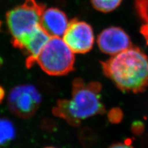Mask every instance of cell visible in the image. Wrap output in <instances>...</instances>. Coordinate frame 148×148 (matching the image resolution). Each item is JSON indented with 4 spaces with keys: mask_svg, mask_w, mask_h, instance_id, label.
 I'll return each mask as SVG.
<instances>
[{
    "mask_svg": "<svg viewBox=\"0 0 148 148\" xmlns=\"http://www.w3.org/2000/svg\"><path fill=\"white\" fill-rule=\"evenodd\" d=\"M41 96L32 85H17L9 92L8 103L9 110L17 117L23 119L32 117L38 110Z\"/></svg>",
    "mask_w": 148,
    "mask_h": 148,
    "instance_id": "5",
    "label": "cell"
},
{
    "mask_svg": "<svg viewBox=\"0 0 148 148\" xmlns=\"http://www.w3.org/2000/svg\"><path fill=\"white\" fill-rule=\"evenodd\" d=\"M44 148H56V147H52V146H49V147H44Z\"/></svg>",
    "mask_w": 148,
    "mask_h": 148,
    "instance_id": "15",
    "label": "cell"
},
{
    "mask_svg": "<svg viewBox=\"0 0 148 148\" xmlns=\"http://www.w3.org/2000/svg\"><path fill=\"white\" fill-rule=\"evenodd\" d=\"M16 136V128L13 123L6 117H0V147L10 144Z\"/></svg>",
    "mask_w": 148,
    "mask_h": 148,
    "instance_id": "10",
    "label": "cell"
},
{
    "mask_svg": "<svg viewBox=\"0 0 148 148\" xmlns=\"http://www.w3.org/2000/svg\"><path fill=\"white\" fill-rule=\"evenodd\" d=\"M101 66L105 75L120 90L137 93L148 87V57L140 48L132 46Z\"/></svg>",
    "mask_w": 148,
    "mask_h": 148,
    "instance_id": "1",
    "label": "cell"
},
{
    "mask_svg": "<svg viewBox=\"0 0 148 148\" xmlns=\"http://www.w3.org/2000/svg\"><path fill=\"white\" fill-rule=\"evenodd\" d=\"M69 22L67 15L61 9L56 8H45L41 17L40 26L51 37L61 38Z\"/></svg>",
    "mask_w": 148,
    "mask_h": 148,
    "instance_id": "8",
    "label": "cell"
},
{
    "mask_svg": "<svg viewBox=\"0 0 148 148\" xmlns=\"http://www.w3.org/2000/svg\"><path fill=\"white\" fill-rule=\"evenodd\" d=\"M135 6L145 24L148 25V0H135Z\"/></svg>",
    "mask_w": 148,
    "mask_h": 148,
    "instance_id": "12",
    "label": "cell"
},
{
    "mask_svg": "<svg viewBox=\"0 0 148 148\" xmlns=\"http://www.w3.org/2000/svg\"><path fill=\"white\" fill-rule=\"evenodd\" d=\"M97 44L102 52L112 56L132 46L128 35L118 27L104 29L98 36Z\"/></svg>",
    "mask_w": 148,
    "mask_h": 148,
    "instance_id": "7",
    "label": "cell"
},
{
    "mask_svg": "<svg viewBox=\"0 0 148 148\" xmlns=\"http://www.w3.org/2000/svg\"><path fill=\"white\" fill-rule=\"evenodd\" d=\"M4 96H5V91H4L2 86H0V104L2 103L4 98Z\"/></svg>",
    "mask_w": 148,
    "mask_h": 148,
    "instance_id": "14",
    "label": "cell"
},
{
    "mask_svg": "<svg viewBox=\"0 0 148 148\" xmlns=\"http://www.w3.org/2000/svg\"><path fill=\"white\" fill-rule=\"evenodd\" d=\"M50 38L43 28L39 26L26 38L21 49L24 50L27 55L25 64L28 68L36 63L39 55Z\"/></svg>",
    "mask_w": 148,
    "mask_h": 148,
    "instance_id": "9",
    "label": "cell"
},
{
    "mask_svg": "<svg viewBox=\"0 0 148 148\" xmlns=\"http://www.w3.org/2000/svg\"><path fill=\"white\" fill-rule=\"evenodd\" d=\"M101 85L98 82L86 83L76 78L72 83L70 99L60 100L54 113L73 123L79 122L103 112Z\"/></svg>",
    "mask_w": 148,
    "mask_h": 148,
    "instance_id": "2",
    "label": "cell"
},
{
    "mask_svg": "<svg viewBox=\"0 0 148 148\" xmlns=\"http://www.w3.org/2000/svg\"><path fill=\"white\" fill-rule=\"evenodd\" d=\"M62 39L75 54H85L93 46L95 35L89 24L73 19L69 22Z\"/></svg>",
    "mask_w": 148,
    "mask_h": 148,
    "instance_id": "6",
    "label": "cell"
},
{
    "mask_svg": "<svg viewBox=\"0 0 148 148\" xmlns=\"http://www.w3.org/2000/svg\"><path fill=\"white\" fill-rule=\"evenodd\" d=\"M36 63L50 75H65L73 70L75 53L61 37H51Z\"/></svg>",
    "mask_w": 148,
    "mask_h": 148,
    "instance_id": "4",
    "label": "cell"
},
{
    "mask_svg": "<svg viewBox=\"0 0 148 148\" xmlns=\"http://www.w3.org/2000/svg\"><path fill=\"white\" fill-rule=\"evenodd\" d=\"M123 0H91L93 8L97 11L108 13L116 9Z\"/></svg>",
    "mask_w": 148,
    "mask_h": 148,
    "instance_id": "11",
    "label": "cell"
},
{
    "mask_svg": "<svg viewBox=\"0 0 148 148\" xmlns=\"http://www.w3.org/2000/svg\"><path fill=\"white\" fill-rule=\"evenodd\" d=\"M45 8L43 4L35 0H25L7 13V26L12 36V43L16 48L21 49L27 37L40 26Z\"/></svg>",
    "mask_w": 148,
    "mask_h": 148,
    "instance_id": "3",
    "label": "cell"
},
{
    "mask_svg": "<svg viewBox=\"0 0 148 148\" xmlns=\"http://www.w3.org/2000/svg\"><path fill=\"white\" fill-rule=\"evenodd\" d=\"M2 62H3V61H2V59H1V58H0V65H1V64H2Z\"/></svg>",
    "mask_w": 148,
    "mask_h": 148,
    "instance_id": "16",
    "label": "cell"
},
{
    "mask_svg": "<svg viewBox=\"0 0 148 148\" xmlns=\"http://www.w3.org/2000/svg\"><path fill=\"white\" fill-rule=\"evenodd\" d=\"M108 148H134L133 146L128 142L118 143L111 145Z\"/></svg>",
    "mask_w": 148,
    "mask_h": 148,
    "instance_id": "13",
    "label": "cell"
}]
</instances>
